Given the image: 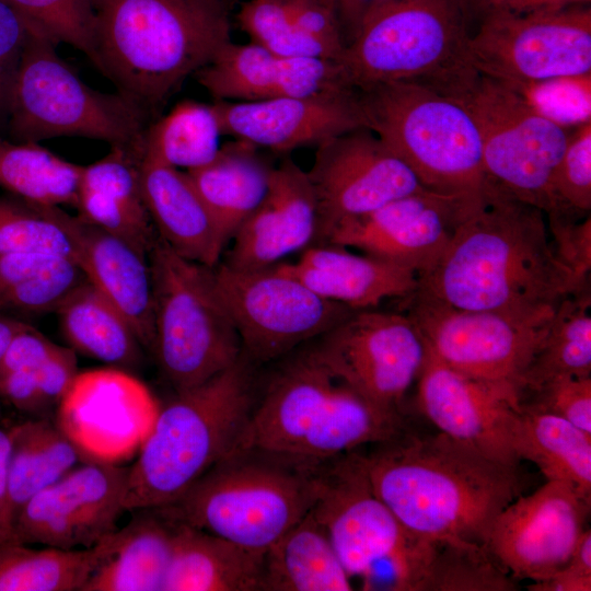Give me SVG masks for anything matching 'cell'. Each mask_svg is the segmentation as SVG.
<instances>
[{
	"mask_svg": "<svg viewBox=\"0 0 591 591\" xmlns=\"http://www.w3.org/2000/svg\"><path fill=\"white\" fill-rule=\"evenodd\" d=\"M417 278L416 291L451 306L520 316L552 314L590 285L557 257L544 211L489 182L441 257Z\"/></svg>",
	"mask_w": 591,
	"mask_h": 591,
	"instance_id": "cell-1",
	"label": "cell"
},
{
	"mask_svg": "<svg viewBox=\"0 0 591 591\" xmlns=\"http://www.w3.org/2000/svg\"><path fill=\"white\" fill-rule=\"evenodd\" d=\"M356 453L375 495L414 533L485 547L491 524L519 496L517 466L442 432L403 434Z\"/></svg>",
	"mask_w": 591,
	"mask_h": 591,
	"instance_id": "cell-2",
	"label": "cell"
},
{
	"mask_svg": "<svg viewBox=\"0 0 591 591\" xmlns=\"http://www.w3.org/2000/svg\"><path fill=\"white\" fill-rule=\"evenodd\" d=\"M228 0H94L92 62L153 119L232 42Z\"/></svg>",
	"mask_w": 591,
	"mask_h": 591,
	"instance_id": "cell-3",
	"label": "cell"
},
{
	"mask_svg": "<svg viewBox=\"0 0 591 591\" xmlns=\"http://www.w3.org/2000/svg\"><path fill=\"white\" fill-rule=\"evenodd\" d=\"M402 431L401 414L367 401L310 349L271 380L233 451L317 465Z\"/></svg>",
	"mask_w": 591,
	"mask_h": 591,
	"instance_id": "cell-4",
	"label": "cell"
},
{
	"mask_svg": "<svg viewBox=\"0 0 591 591\" xmlns=\"http://www.w3.org/2000/svg\"><path fill=\"white\" fill-rule=\"evenodd\" d=\"M248 360L176 395L160 409L129 466L126 510L164 507L236 447L254 406Z\"/></svg>",
	"mask_w": 591,
	"mask_h": 591,
	"instance_id": "cell-5",
	"label": "cell"
},
{
	"mask_svg": "<svg viewBox=\"0 0 591 591\" xmlns=\"http://www.w3.org/2000/svg\"><path fill=\"white\" fill-rule=\"evenodd\" d=\"M320 465L233 451L161 508L178 522L265 552L312 509Z\"/></svg>",
	"mask_w": 591,
	"mask_h": 591,
	"instance_id": "cell-6",
	"label": "cell"
},
{
	"mask_svg": "<svg viewBox=\"0 0 591 591\" xmlns=\"http://www.w3.org/2000/svg\"><path fill=\"white\" fill-rule=\"evenodd\" d=\"M364 127L428 189L483 195L487 179L476 123L456 100L427 84L399 81L357 90Z\"/></svg>",
	"mask_w": 591,
	"mask_h": 591,
	"instance_id": "cell-7",
	"label": "cell"
},
{
	"mask_svg": "<svg viewBox=\"0 0 591 591\" xmlns=\"http://www.w3.org/2000/svg\"><path fill=\"white\" fill-rule=\"evenodd\" d=\"M311 511L350 579L367 590L426 591L438 543L410 531L375 495L355 451L320 465Z\"/></svg>",
	"mask_w": 591,
	"mask_h": 591,
	"instance_id": "cell-8",
	"label": "cell"
},
{
	"mask_svg": "<svg viewBox=\"0 0 591 591\" xmlns=\"http://www.w3.org/2000/svg\"><path fill=\"white\" fill-rule=\"evenodd\" d=\"M465 0H372L338 60L356 90L412 81L440 86L472 66Z\"/></svg>",
	"mask_w": 591,
	"mask_h": 591,
	"instance_id": "cell-9",
	"label": "cell"
},
{
	"mask_svg": "<svg viewBox=\"0 0 591 591\" xmlns=\"http://www.w3.org/2000/svg\"><path fill=\"white\" fill-rule=\"evenodd\" d=\"M56 46L32 28L10 97L7 127L13 140L83 137L143 149L148 117L118 92H100L84 83Z\"/></svg>",
	"mask_w": 591,
	"mask_h": 591,
	"instance_id": "cell-10",
	"label": "cell"
},
{
	"mask_svg": "<svg viewBox=\"0 0 591 591\" xmlns=\"http://www.w3.org/2000/svg\"><path fill=\"white\" fill-rule=\"evenodd\" d=\"M154 299L152 351L175 392L209 380L243 356L216 290L212 268L174 252L159 236L149 255Z\"/></svg>",
	"mask_w": 591,
	"mask_h": 591,
	"instance_id": "cell-11",
	"label": "cell"
},
{
	"mask_svg": "<svg viewBox=\"0 0 591 591\" xmlns=\"http://www.w3.org/2000/svg\"><path fill=\"white\" fill-rule=\"evenodd\" d=\"M436 90L459 101L474 118L487 182L545 213L551 177L571 130L540 116L474 68Z\"/></svg>",
	"mask_w": 591,
	"mask_h": 591,
	"instance_id": "cell-12",
	"label": "cell"
},
{
	"mask_svg": "<svg viewBox=\"0 0 591 591\" xmlns=\"http://www.w3.org/2000/svg\"><path fill=\"white\" fill-rule=\"evenodd\" d=\"M401 300L404 313L432 356L464 375L506 392L519 404L523 373L554 313L520 316L465 310L418 291Z\"/></svg>",
	"mask_w": 591,
	"mask_h": 591,
	"instance_id": "cell-13",
	"label": "cell"
},
{
	"mask_svg": "<svg viewBox=\"0 0 591 591\" xmlns=\"http://www.w3.org/2000/svg\"><path fill=\"white\" fill-rule=\"evenodd\" d=\"M212 277L248 361L277 359L356 311L320 297L278 264L242 269L218 263Z\"/></svg>",
	"mask_w": 591,
	"mask_h": 591,
	"instance_id": "cell-14",
	"label": "cell"
},
{
	"mask_svg": "<svg viewBox=\"0 0 591 591\" xmlns=\"http://www.w3.org/2000/svg\"><path fill=\"white\" fill-rule=\"evenodd\" d=\"M467 57L498 81L591 73L590 4L486 15L471 33Z\"/></svg>",
	"mask_w": 591,
	"mask_h": 591,
	"instance_id": "cell-15",
	"label": "cell"
},
{
	"mask_svg": "<svg viewBox=\"0 0 591 591\" xmlns=\"http://www.w3.org/2000/svg\"><path fill=\"white\" fill-rule=\"evenodd\" d=\"M339 379L375 406L401 414L427 348L403 312L356 310L311 349Z\"/></svg>",
	"mask_w": 591,
	"mask_h": 591,
	"instance_id": "cell-16",
	"label": "cell"
},
{
	"mask_svg": "<svg viewBox=\"0 0 591 591\" xmlns=\"http://www.w3.org/2000/svg\"><path fill=\"white\" fill-rule=\"evenodd\" d=\"M306 173L317 204L315 244H323L331 230L343 220L366 215L394 199L428 189L366 127L318 144L313 164Z\"/></svg>",
	"mask_w": 591,
	"mask_h": 591,
	"instance_id": "cell-17",
	"label": "cell"
},
{
	"mask_svg": "<svg viewBox=\"0 0 591 591\" xmlns=\"http://www.w3.org/2000/svg\"><path fill=\"white\" fill-rule=\"evenodd\" d=\"M129 466L90 459L31 498L14 520V542L91 548L117 530Z\"/></svg>",
	"mask_w": 591,
	"mask_h": 591,
	"instance_id": "cell-18",
	"label": "cell"
},
{
	"mask_svg": "<svg viewBox=\"0 0 591 591\" xmlns=\"http://www.w3.org/2000/svg\"><path fill=\"white\" fill-rule=\"evenodd\" d=\"M480 196L422 189L340 221L323 244L361 251L418 277L438 262L460 222Z\"/></svg>",
	"mask_w": 591,
	"mask_h": 591,
	"instance_id": "cell-19",
	"label": "cell"
},
{
	"mask_svg": "<svg viewBox=\"0 0 591 591\" xmlns=\"http://www.w3.org/2000/svg\"><path fill=\"white\" fill-rule=\"evenodd\" d=\"M590 503L572 486L546 480L500 511L485 548L512 578L544 580L568 561L587 529Z\"/></svg>",
	"mask_w": 591,
	"mask_h": 591,
	"instance_id": "cell-20",
	"label": "cell"
},
{
	"mask_svg": "<svg viewBox=\"0 0 591 591\" xmlns=\"http://www.w3.org/2000/svg\"><path fill=\"white\" fill-rule=\"evenodd\" d=\"M222 135L289 152L364 127L357 90L255 102L212 103Z\"/></svg>",
	"mask_w": 591,
	"mask_h": 591,
	"instance_id": "cell-21",
	"label": "cell"
},
{
	"mask_svg": "<svg viewBox=\"0 0 591 591\" xmlns=\"http://www.w3.org/2000/svg\"><path fill=\"white\" fill-rule=\"evenodd\" d=\"M418 401L442 432L511 465V429L518 402L506 392L448 367L428 350L417 378Z\"/></svg>",
	"mask_w": 591,
	"mask_h": 591,
	"instance_id": "cell-22",
	"label": "cell"
},
{
	"mask_svg": "<svg viewBox=\"0 0 591 591\" xmlns=\"http://www.w3.org/2000/svg\"><path fill=\"white\" fill-rule=\"evenodd\" d=\"M215 101L255 102L356 90L332 59L288 58L254 43H229L195 76Z\"/></svg>",
	"mask_w": 591,
	"mask_h": 591,
	"instance_id": "cell-23",
	"label": "cell"
},
{
	"mask_svg": "<svg viewBox=\"0 0 591 591\" xmlns=\"http://www.w3.org/2000/svg\"><path fill=\"white\" fill-rule=\"evenodd\" d=\"M317 225V204L308 173L285 159L274 167L263 201L233 235L223 263L242 269L277 265L314 245Z\"/></svg>",
	"mask_w": 591,
	"mask_h": 591,
	"instance_id": "cell-24",
	"label": "cell"
},
{
	"mask_svg": "<svg viewBox=\"0 0 591 591\" xmlns=\"http://www.w3.org/2000/svg\"><path fill=\"white\" fill-rule=\"evenodd\" d=\"M78 266L86 280L128 321L143 348L154 336L153 280L148 256L84 218L71 216Z\"/></svg>",
	"mask_w": 591,
	"mask_h": 591,
	"instance_id": "cell-25",
	"label": "cell"
},
{
	"mask_svg": "<svg viewBox=\"0 0 591 591\" xmlns=\"http://www.w3.org/2000/svg\"><path fill=\"white\" fill-rule=\"evenodd\" d=\"M320 297L352 310L376 309L387 299L416 291L417 275L408 269L334 244H315L296 263H279Z\"/></svg>",
	"mask_w": 591,
	"mask_h": 591,
	"instance_id": "cell-26",
	"label": "cell"
},
{
	"mask_svg": "<svg viewBox=\"0 0 591 591\" xmlns=\"http://www.w3.org/2000/svg\"><path fill=\"white\" fill-rule=\"evenodd\" d=\"M140 182L158 236L178 255L215 267L227 244L187 172L143 153Z\"/></svg>",
	"mask_w": 591,
	"mask_h": 591,
	"instance_id": "cell-27",
	"label": "cell"
},
{
	"mask_svg": "<svg viewBox=\"0 0 591 591\" xmlns=\"http://www.w3.org/2000/svg\"><path fill=\"white\" fill-rule=\"evenodd\" d=\"M143 149L111 147L83 166L76 208L79 216L126 241L144 256L158 237L140 182Z\"/></svg>",
	"mask_w": 591,
	"mask_h": 591,
	"instance_id": "cell-28",
	"label": "cell"
},
{
	"mask_svg": "<svg viewBox=\"0 0 591 591\" xmlns=\"http://www.w3.org/2000/svg\"><path fill=\"white\" fill-rule=\"evenodd\" d=\"M178 521L161 507L138 509L108 536V549L82 591H163Z\"/></svg>",
	"mask_w": 591,
	"mask_h": 591,
	"instance_id": "cell-29",
	"label": "cell"
},
{
	"mask_svg": "<svg viewBox=\"0 0 591 591\" xmlns=\"http://www.w3.org/2000/svg\"><path fill=\"white\" fill-rule=\"evenodd\" d=\"M264 553L178 522L163 591H259Z\"/></svg>",
	"mask_w": 591,
	"mask_h": 591,
	"instance_id": "cell-30",
	"label": "cell"
},
{
	"mask_svg": "<svg viewBox=\"0 0 591 591\" xmlns=\"http://www.w3.org/2000/svg\"><path fill=\"white\" fill-rule=\"evenodd\" d=\"M274 167L258 148L234 139L209 163L186 171L225 244L263 201Z\"/></svg>",
	"mask_w": 591,
	"mask_h": 591,
	"instance_id": "cell-31",
	"label": "cell"
},
{
	"mask_svg": "<svg viewBox=\"0 0 591 591\" xmlns=\"http://www.w3.org/2000/svg\"><path fill=\"white\" fill-rule=\"evenodd\" d=\"M324 528L310 510L264 553L260 591H350Z\"/></svg>",
	"mask_w": 591,
	"mask_h": 591,
	"instance_id": "cell-32",
	"label": "cell"
},
{
	"mask_svg": "<svg viewBox=\"0 0 591 591\" xmlns=\"http://www.w3.org/2000/svg\"><path fill=\"white\" fill-rule=\"evenodd\" d=\"M517 459L532 462L546 480L572 486L591 499V434L558 416L519 407L511 429Z\"/></svg>",
	"mask_w": 591,
	"mask_h": 591,
	"instance_id": "cell-33",
	"label": "cell"
},
{
	"mask_svg": "<svg viewBox=\"0 0 591 591\" xmlns=\"http://www.w3.org/2000/svg\"><path fill=\"white\" fill-rule=\"evenodd\" d=\"M8 432L9 500L15 520L31 498L90 457L54 418H28Z\"/></svg>",
	"mask_w": 591,
	"mask_h": 591,
	"instance_id": "cell-34",
	"label": "cell"
},
{
	"mask_svg": "<svg viewBox=\"0 0 591 591\" xmlns=\"http://www.w3.org/2000/svg\"><path fill=\"white\" fill-rule=\"evenodd\" d=\"M69 347L120 370L136 368L142 345L124 315L88 280L56 310Z\"/></svg>",
	"mask_w": 591,
	"mask_h": 591,
	"instance_id": "cell-35",
	"label": "cell"
},
{
	"mask_svg": "<svg viewBox=\"0 0 591 591\" xmlns=\"http://www.w3.org/2000/svg\"><path fill=\"white\" fill-rule=\"evenodd\" d=\"M560 376H591V289L564 298L521 380L523 392Z\"/></svg>",
	"mask_w": 591,
	"mask_h": 591,
	"instance_id": "cell-36",
	"label": "cell"
},
{
	"mask_svg": "<svg viewBox=\"0 0 591 591\" xmlns=\"http://www.w3.org/2000/svg\"><path fill=\"white\" fill-rule=\"evenodd\" d=\"M108 536L82 549L0 546V591H82L107 553Z\"/></svg>",
	"mask_w": 591,
	"mask_h": 591,
	"instance_id": "cell-37",
	"label": "cell"
},
{
	"mask_svg": "<svg viewBox=\"0 0 591 591\" xmlns=\"http://www.w3.org/2000/svg\"><path fill=\"white\" fill-rule=\"evenodd\" d=\"M85 280L81 268L69 259L0 253V310L21 314L56 311Z\"/></svg>",
	"mask_w": 591,
	"mask_h": 591,
	"instance_id": "cell-38",
	"label": "cell"
},
{
	"mask_svg": "<svg viewBox=\"0 0 591 591\" xmlns=\"http://www.w3.org/2000/svg\"><path fill=\"white\" fill-rule=\"evenodd\" d=\"M82 172L38 142L0 141V185L26 202L76 206Z\"/></svg>",
	"mask_w": 591,
	"mask_h": 591,
	"instance_id": "cell-39",
	"label": "cell"
},
{
	"mask_svg": "<svg viewBox=\"0 0 591 591\" xmlns=\"http://www.w3.org/2000/svg\"><path fill=\"white\" fill-rule=\"evenodd\" d=\"M221 136L212 104L185 100L148 126L143 153L176 169L190 171L217 155Z\"/></svg>",
	"mask_w": 591,
	"mask_h": 591,
	"instance_id": "cell-40",
	"label": "cell"
},
{
	"mask_svg": "<svg viewBox=\"0 0 591 591\" xmlns=\"http://www.w3.org/2000/svg\"><path fill=\"white\" fill-rule=\"evenodd\" d=\"M77 375L76 351L63 346L43 362L0 364V402L28 418H53Z\"/></svg>",
	"mask_w": 591,
	"mask_h": 591,
	"instance_id": "cell-41",
	"label": "cell"
},
{
	"mask_svg": "<svg viewBox=\"0 0 591 591\" xmlns=\"http://www.w3.org/2000/svg\"><path fill=\"white\" fill-rule=\"evenodd\" d=\"M71 215L60 207L39 206L19 198H0V253L43 254L78 265Z\"/></svg>",
	"mask_w": 591,
	"mask_h": 591,
	"instance_id": "cell-42",
	"label": "cell"
},
{
	"mask_svg": "<svg viewBox=\"0 0 591 591\" xmlns=\"http://www.w3.org/2000/svg\"><path fill=\"white\" fill-rule=\"evenodd\" d=\"M235 20L251 42L288 58H320L338 61L324 43L300 31L290 20L283 0H246Z\"/></svg>",
	"mask_w": 591,
	"mask_h": 591,
	"instance_id": "cell-43",
	"label": "cell"
},
{
	"mask_svg": "<svg viewBox=\"0 0 591 591\" xmlns=\"http://www.w3.org/2000/svg\"><path fill=\"white\" fill-rule=\"evenodd\" d=\"M513 578L486 551L438 543L426 591H513Z\"/></svg>",
	"mask_w": 591,
	"mask_h": 591,
	"instance_id": "cell-44",
	"label": "cell"
},
{
	"mask_svg": "<svg viewBox=\"0 0 591 591\" xmlns=\"http://www.w3.org/2000/svg\"><path fill=\"white\" fill-rule=\"evenodd\" d=\"M499 82L536 114L561 128L572 130L591 121V73Z\"/></svg>",
	"mask_w": 591,
	"mask_h": 591,
	"instance_id": "cell-45",
	"label": "cell"
},
{
	"mask_svg": "<svg viewBox=\"0 0 591 591\" xmlns=\"http://www.w3.org/2000/svg\"><path fill=\"white\" fill-rule=\"evenodd\" d=\"M591 210V121L571 130L548 187L545 216L579 220Z\"/></svg>",
	"mask_w": 591,
	"mask_h": 591,
	"instance_id": "cell-46",
	"label": "cell"
},
{
	"mask_svg": "<svg viewBox=\"0 0 591 591\" xmlns=\"http://www.w3.org/2000/svg\"><path fill=\"white\" fill-rule=\"evenodd\" d=\"M38 32L56 45L68 44L91 61L96 15L94 0H8Z\"/></svg>",
	"mask_w": 591,
	"mask_h": 591,
	"instance_id": "cell-47",
	"label": "cell"
},
{
	"mask_svg": "<svg viewBox=\"0 0 591 591\" xmlns=\"http://www.w3.org/2000/svg\"><path fill=\"white\" fill-rule=\"evenodd\" d=\"M519 407L566 419L591 434V376H560L523 392Z\"/></svg>",
	"mask_w": 591,
	"mask_h": 591,
	"instance_id": "cell-48",
	"label": "cell"
},
{
	"mask_svg": "<svg viewBox=\"0 0 591 591\" xmlns=\"http://www.w3.org/2000/svg\"><path fill=\"white\" fill-rule=\"evenodd\" d=\"M32 28L8 0H0V127L8 123L14 79Z\"/></svg>",
	"mask_w": 591,
	"mask_h": 591,
	"instance_id": "cell-49",
	"label": "cell"
},
{
	"mask_svg": "<svg viewBox=\"0 0 591 591\" xmlns=\"http://www.w3.org/2000/svg\"><path fill=\"white\" fill-rule=\"evenodd\" d=\"M549 239L560 262L580 282L590 281L591 218L573 220L546 216Z\"/></svg>",
	"mask_w": 591,
	"mask_h": 591,
	"instance_id": "cell-50",
	"label": "cell"
},
{
	"mask_svg": "<svg viewBox=\"0 0 591 591\" xmlns=\"http://www.w3.org/2000/svg\"><path fill=\"white\" fill-rule=\"evenodd\" d=\"M292 23L309 36L324 43L338 56L346 47L337 11L323 0H283Z\"/></svg>",
	"mask_w": 591,
	"mask_h": 591,
	"instance_id": "cell-51",
	"label": "cell"
},
{
	"mask_svg": "<svg viewBox=\"0 0 591 591\" xmlns=\"http://www.w3.org/2000/svg\"><path fill=\"white\" fill-rule=\"evenodd\" d=\"M472 22L495 13L523 14L590 4L591 0H465Z\"/></svg>",
	"mask_w": 591,
	"mask_h": 591,
	"instance_id": "cell-52",
	"label": "cell"
},
{
	"mask_svg": "<svg viewBox=\"0 0 591 591\" xmlns=\"http://www.w3.org/2000/svg\"><path fill=\"white\" fill-rule=\"evenodd\" d=\"M10 454L9 432L0 427V546L14 542V519L9 500Z\"/></svg>",
	"mask_w": 591,
	"mask_h": 591,
	"instance_id": "cell-53",
	"label": "cell"
},
{
	"mask_svg": "<svg viewBox=\"0 0 591 591\" xmlns=\"http://www.w3.org/2000/svg\"><path fill=\"white\" fill-rule=\"evenodd\" d=\"M346 45L352 39L372 0H334Z\"/></svg>",
	"mask_w": 591,
	"mask_h": 591,
	"instance_id": "cell-54",
	"label": "cell"
},
{
	"mask_svg": "<svg viewBox=\"0 0 591 591\" xmlns=\"http://www.w3.org/2000/svg\"><path fill=\"white\" fill-rule=\"evenodd\" d=\"M528 589L531 591H590L591 577H577L556 571L544 580L531 582Z\"/></svg>",
	"mask_w": 591,
	"mask_h": 591,
	"instance_id": "cell-55",
	"label": "cell"
},
{
	"mask_svg": "<svg viewBox=\"0 0 591 591\" xmlns=\"http://www.w3.org/2000/svg\"><path fill=\"white\" fill-rule=\"evenodd\" d=\"M30 326L19 318L0 313V359L15 335Z\"/></svg>",
	"mask_w": 591,
	"mask_h": 591,
	"instance_id": "cell-56",
	"label": "cell"
},
{
	"mask_svg": "<svg viewBox=\"0 0 591 591\" xmlns=\"http://www.w3.org/2000/svg\"><path fill=\"white\" fill-rule=\"evenodd\" d=\"M323 1H326V2L332 3V4L335 5V1H334V0H323ZM335 8H336V7H335Z\"/></svg>",
	"mask_w": 591,
	"mask_h": 591,
	"instance_id": "cell-57",
	"label": "cell"
},
{
	"mask_svg": "<svg viewBox=\"0 0 591 591\" xmlns=\"http://www.w3.org/2000/svg\"><path fill=\"white\" fill-rule=\"evenodd\" d=\"M237 0H228V2L232 5L236 2Z\"/></svg>",
	"mask_w": 591,
	"mask_h": 591,
	"instance_id": "cell-58",
	"label": "cell"
}]
</instances>
